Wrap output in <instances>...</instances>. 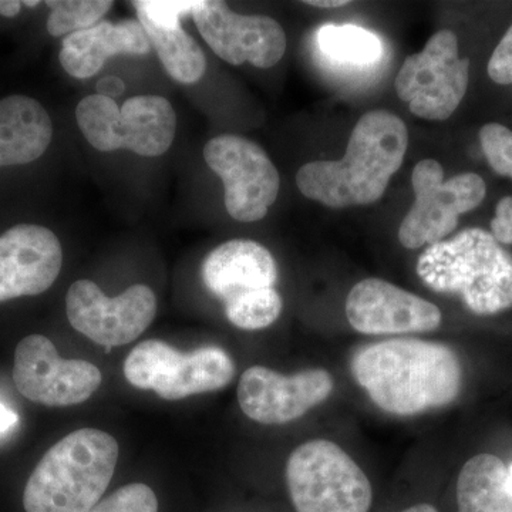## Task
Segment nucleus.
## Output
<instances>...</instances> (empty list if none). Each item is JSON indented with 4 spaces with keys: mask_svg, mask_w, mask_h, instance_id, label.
<instances>
[{
    "mask_svg": "<svg viewBox=\"0 0 512 512\" xmlns=\"http://www.w3.org/2000/svg\"><path fill=\"white\" fill-rule=\"evenodd\" d=\"M468 79L470 62L458 57L456 33L443 29L430 37L420 53L404 60L394 87L414 116L441 121L460 106Z\"/></svg>",
    "mask_w": 512,
    "mask_h": 512,
    "instance_id": "10",
    "label": "nucleus"
},
{
    "mask_svg": "<svg viewBox=\"0 0 512 512\" xmlns=\"http://www.w3.org/2000/svg\"><path fill=\"white\" fill-rule=\"evenodd\" d=\"M18 421V414L0 402V433H5V431L12 429L13 426L18 424Z\"/></svg>",
    "mask_w": 512,
    "mask_h": 512,
    "instance_id": "30",
    "label": "nucleus"
},
{
    "mask_svg": "<svg viewBox=\"0 0 512 512\" xmlns=\"http://www.w3.org/2000/svg\"><path fill=\"white\" fill-rule=\"evenodd\" d=\"M197 2H163V0H144L134 2L138 18L150 20L158 25L181 22L184 16L192 15Z\"/></svg>",
    "mask_w": 512,
    "mask_h": 512,
    "instance_id": "26",
    "label": "nucleus"
},
{
    "mask_svg": "<svg viewBox=\"0 0 512 512\" xmlns=\"http://www.w3.org/2000/svg\"><path fill=\"white\" fill-rule=\"evenodd\" d=\"M97 94L113 100L114 97H120L121 94L126 92V83L117 76H106L97 82Z\"/></svg>",
    "mask_w": 512,
    "mask_h": 512,
    "instance_id": "29",
    "label": "nucleus"
},
{
    "mask_svg": "<svg viewBox=\"0 0 512 512\" xmlns=\"http://www.w3.org/2000/svg\"><path fill=\"white\" fill-rule=\"evenodd\" d=\"M151 43L141 23L134 19L119 23H97L63 40L60 63L74 79H89L103 69L110 57L148 55Z\"/></svg>",
    "mask_w": 512,
    "mask_h": 512,
    "instance_id": "18",
    "label": "nucleus"
},
{
    "mask_svg": "<svg viewBox=\"0 0 512 512\" xmlns=\"http://www.w3.org/2000/svg\"><path fill=\"white\" fill-rule=\"evenodd\" d=\"M192 18L212 52L235 66L251 63L269 69L285 55L284 29L268 16L238 15L224 2L200 0Z\"/></svg>",
    "mask_w": 512,
    "mask_h": 512,
    "instance_id": "14",
    "label": "nucleus"
},
{
    "mask_svg": "<svg viewBox=\"0 0 512 512\" xmlns=\"http://www.w3.org/2000/svg\"><path fill=\"white\" fill-rule=\"evenodd\" d=\"M352 328L365 335H400L439 328L441 312L434 303L383 279H363L346 299Z\"/></svg>",
    "mask_w": 512,
    "mask_h": 512,
    "instance_id": "16",
    "label": "nucleus"
},
{
    "mask_svg": "<svg viewBox=\"0 0 512 512\" xmlns=\"http://www.w3.org/2000/svg\"><path fill=\"white\" fill-rule=\"evenodd\" d=\"M417 274L433 291L460 295L477 315L512 306V255L481 228L430 245L417 262Z\"/></svg>",
    "mask_w": 512,
    "mask_h": 512,
    "instance_id": "4",
    "label": "nucleus"
},
{
    "mask_svg": "<svg viewBox=\"0 0 512 512\" xmlns=\"http://www.w3.org/2000/svg\"><path fill=\"white\" fill-rule=\"evenodd\" d=\"M320 52L329 60L366 66L382 57L383 46L379 37L369 30L357 26H323L318 32Z\"/></svg>",
    "mask_w": 512,
    "mask_h": 512,
    "instance_id": "22",
    "label": "nucleus"
},
{
    "mask_svg": "<svg viewBox=\"0 0 512 512\" xmlns=\"http://www.w3.org/2000/svg\"><path fill=\"white\" fill-rule=\"evenodd\" d=\"M488 76L497 84H512V25L495 47L488 62Z\"/></svg>",
    "mask_w": 512,
    "mask_h": 512,
    "instance_id": "27",
    "label": "nucleus"
},
{
    "mask_svg": "<svg viewBox=\"0 0 512 512\" xmlns=\"http://www.w3.org/2000/svg\"><path fill=\"white\" fill-rule=\"evenodd\" d=\"M201 275L237 328L265 329L281 315L284 302L275 289L278 268L264 245L248 239L225 242L202 262Z\"/></svg>",
    "mask_w": 512,
    "mask_h": 512,
    "instance_id": "5",
    "label": "nucleus"
},
{
    "mask_svg": "<svg viewBox=\"0 0 512 512\" xmlns=\"http://www.w3.org/2000/svg\"><path fill=\"white\" fill-rule=\"evenodd\" d=\"M52 137V119L39 101L28 96L0 100V167L33 163Z\"/></svg>",
    "mask_w": 512,
    "mask_h": 512,
    "instance_id": "19",
    "label": "nucleus"
},
{
    "mask_svg": "<svg viewBox=\"0 0 512 512\" xmlns=\"http://www.w3.org/2000/svg\"><path fill=\"white\" fill-rule=\"evenodd\" d=\"M306 5L316 6V8H340V6L349 5L346 0H308Z\"/></svg>",
    "mask_w": 512,
    "mask_h": 512,
    "instance_id": "32",
    "label": "nucleus"
},
{
    "mask_svg": "<svg viewBox=\"0 0 512 512\" xmlns=\"http://www.w3.org/2000/svg\"><path fill=\"white\" fill-rule=\"evenodd\" d=\"M402 512H437L436 508L433 507V505L430 504H419L414 505L412 508H407V510H404Z\"/></svg>",
    "mask_w": 512,
    "mask_h": 512,
    "instance_id": "33",
    "label": "nucleus"
},
{
    "mask_svg": "<svg viewBox=\"0 0 512 512\" xmlns=\"http://www.w3.org/2000/svg\"><path fill=\"white\" fill-rule=\"evenodd\" d=\"M89 512H158V501L148 485L128 484L99 501Z\"/></svg>",
    "mask_w": 512,
    "mask_h": 512,
    "instance_id": "25",
    "label": "nucleus"
},
{
    "mask_svg": "<svg viewBox=\"0 0 512 512\" xmlns=\"http://www.w3.org/2000/svg\"><path fill=\"white\" fill-rule=\"evenodd\" d=\"M62 265L55 232L42 225H15L0 235V302L46 292Z\"/></svg>",
    "mask_w": 512,
    "mask_h": 512,
    "instance_id": "17",
    "label": "nucleus"
},
{
    "mask_svg": "<svg viewBox=\"0 0 512 512\" xmlns=\"http://www.w3.org/2000/svg\"><path fill=\"white\" fill-rule=\"evenodd\" d=\"M491 235L498 244H512V197L498 202L494 220L491 221Z\"/></svg>",
    "mask_w": 512,
    "mask_h": 512,
    "instance_id": "28",
    "label": "nucleus"
},
{
    "mask_svg": "<svg viewBox=\"0 0 512 512\" xmlns=\"http://www.w3.org/2000/svg\"><path fill=\"white\" fill-rule=\"evenodd\" d=\"M77 126L90 146L109 153L130 150L138 156H163L173 146L177 114L161 96H137L123 106L94 94L76 109Z\"/></svg>",
    "mask_w": 512,
    "mask_h": 512,
    "instance_id": "6",
    "label": "nucleus"
},
{
    "mask_svg": "<svg viewBox=\"0 0 512 512\" xmlns=\"http://www.w3.org/2000/svg\"><path fill=\"white\" fill-rule=\"evenodd\" d=\"M119 443L106 431L80 429L39 461L23 493L26 512H89L113 480Z\"/></svg>",
    "mask_w": 512,
    "mask_h": 512,
    "instance_id": "3",
    "label": "nucleus"
},
{
    "mask_svg": "<svg viewBox=\"0 0 512 512\" xmlns=\"http://www.w3.org/2000/svg\"><path fill=\"white\" fill-rule=\"evenodd\" d=\"M151 46L164 69L177 82L197 83L207 70V59L200 45L181 26V22L158 25L144 18H138Z\"/></svg>",
    "mask_w": 512,
    "mask_h": 512,
    "instance_id": "21",
    "label": "nucleus"
},
{
    "mask_svg": "<svg viewBox=\"0 0 512 512\" xmlns=\"http://www.w3.org/2000/svg\"><path fill=\"white\" fill-rule=\"evenodd\" d=\"M22 3L23 5L28 6V8H36L37 5H40V2H37V0H35V2H30V0H26V2Z\"/></svg>",
    "mask_w": 512,
    "mask_h": 512,
    "instance_id": "35",
    "label": "nucleus"
},
{
    "mask_svg": "<svg viewBox=\"0 0 512 512\" xmlns=\"http://www.w3.org/2000/svg\"><path fill=\"white\" fill-rule=\"evenodd\" d=\"M357 383L384 412L414 416L457 399L463 370L453 349L419 339H392L357 350Z\"/></svg>",
    "mask_w": 512,
    "mask_h": 512,
    "instance_id": "1",
    "label": "nucleus"
},
{
    "mask_svg": "<svg viewBox=\"0 0 512 512\" xmlns=\"http://www.w3.org/2000/svg\"><path fill=\"white\" fill-rule=\"evenodd\" d=\"M99 367L87 360L62 359L52 340L30 335L15 350L13 382L23 397L47 407L74 406L99 390Z\"/></svg>",
    "mask_w": 512,
    "mask_h": 512,
    "instance_id": "13",
    "label": "nucleus"
},
{
    "mask_svg": "<svg viewBox=\"0 0 512 512\" xmlns=\"http://www.w3.org/2000/svg\"><path fill=\"white\" fill-rule=\"evenodd\" d=\"M333 392L328 370L279 375L264 366L249 367L238 384V402L249 419L268 426L289 423L325 402Z\"/></svg>",
    "mask_w": 512,
    "mask_h": 512,
    "instance_id": "15",
    "label": "nucleus"
},
{
    "mask_svg": "<svg viewBox=\"0 0 512 512\" xmlns=\"http://www.w3.org/2000/svg\"><path fill=\"white\" fill-rule=\"evenodd\" d=\"M480 143L495 173L512 178V130L503 124H485L480 130Z\"/></svg>",
    "mask_w": 512,
    "mask_h": 512,
    "instance_id": "24",
    "label": "nucleus"
},
{
    "mask_svg": "<svg viewBox=\"0 0 512 512\" xmlns=\"http://www.w3.org/2000/svg\"><path fill=\"white\" fill-rule=\"evenodd\" d=\"M507 487L512 493V464L511 467H508Z\"/></svg>",
    "mask_w": 512,
    "mask_h": 512,
    "instance_id": "34",
    "label": "nucleus"
},
{
    "mask_svg": "<svg viewBox=\"0 0 512 512\" xmlns=\"http://www.w3.org/2000/svg\"><path fill=\"white\" fill-rule=\"evenodd\" d=\"M131 386L153 390L168 402L195 394L217 392L232 382L234 360L217 346L181 353L163 340H144L124 362Z\"/></svg>",
    "mask_w": 512,
    "mask_h": 512,
    "instance_id": "8",
    "label": "nucleus"
},
{
    "mask_svg": "<svg viewBox=\"0 0 512 512\" xmlns=\"http://www.w3.org/2000/svg\"><path fill=\"white\" fill-rule=\"evenodd\" d=\"M70 325L107 349L128 345L146 332L157 315V298L146 285H133L109 298L87 279L70 286L66 296Z\"/></svg>",
    "mask_w": 512,
    "mask_h": 512,
    "instance_id": "12",
    "label": "nucleus"
},
{
    "mask_svg": "<svg viewBox=\"0 0 512 512\" xmlns=\"http://www.w3.org/2000/svg\"><path fill=\"white\" fill-rule=\"evenodd\" d=\"M22 2L19 0H0V15L5 18H15L22 10Z\"/></svg>",
    "mask_w": 512,
    "mask_h": 512,
    "instance_id": "31",
    "label": "nucleus"
},
{
    "mask_svg": "<svg viewBox=\"0 0 512 512\" xmlns=\"http://www.w3.org/2000/svg\"><path fill=\"white\" fill-rule=\"evenodd\" d=\"M508 467L493 454H478L461 468L457 481L458 512H512Z\"/></svg>",
    "mask_w": 512,
    "mask_h": 512,
    "instance_id": "20",
    "label": "nucleus"
},
{
    "mask_svg": "<svg viewBox=\"0 0 512 512\" xmlns=\"http://www.w3.org/2000/svg\"><path fill=\"white\" fill-rule=\"evenodd\" d=\"M204 158L224 183L225 208L234 220L255 222L265 218L278 198L281 178L258 144L224 134L208 141Z\"/></svg>",
    "mask_w": 512,
    "mask_h": 512,
    "instance_id": "11",
    "label": "nucleus"
},
{
    "mask_svg": "<svg viewBox=\"0 0 512 512\" xmlns=\"http://www.w3.org/2000/svg\"><path fill=\"white\" fill-rule=\"evenodd\" d=\"M47 32L55 37L93 28L113 6L110 0H47Z\"/></svg>",
    "mask_w": 512,
    "mask_h": 512,
    "instance_id": "23",
    "label": "nucleus"
},
{
    "mask_svg": "<svg viewBox=\"0 0 512 512\" xmlns=\"http://www.w3.org/2000/svg\"><path fill=\"white\" fill-rule=\"evenodd\" d=\"M407 147L402 119L386 110L369 111L353 128L345 157L303 165L296 184L306 198L326 207L373 204L402 167Z\"/></svg>",
    "mask_w": 512,
    "mask_h": 512,
    "instance_id": "2",
    "label": "nucleus"
},
{
    "mask_svg": "<svg viewBox=\"0 0 512 512\" xmlns=\"http://www.w3.org/2000/svg\"><path fill=\"white\" fill-rule=\"evenodd\" d=\"M412 183L416 201L399 229L400 242L409 249L439 244L457 228L458 217L477 208L487 192L478 174L444 180L443 167L431 158L414 167Z\"/></svg>",
    "mask_w": 512,
    "mask_h": 512,
    "instance_id": "9",
    "label": "nucleus"
},
{
    "mask_svg": "<svg viewBox=\"0 0 512 512\" xmlns=\"http://www.w3.org/2000/svg\"><path fill=\"white\" fill-rule=\"evenodd\" d=\"M286 481L296 512H369V478L338 444L313 440L292 451Z\"/></svg>",
    "mask_w": 512,
    "mask_h": 512,
    "instance_id": "7",
    "label": "nucleus"
}]
</instances>
